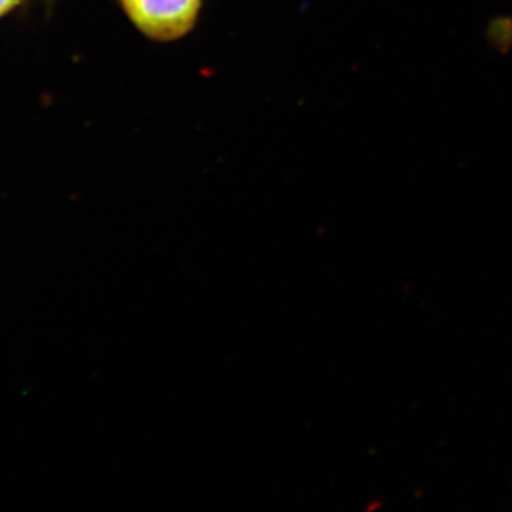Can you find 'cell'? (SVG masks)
<instances>
[{"label": "cell", "mask_w": 512, "mask_h": 512, "mask_svg": "<svg viewBox=\"0 0 512 512\" xmlns=\"http://www.w3.org/2000/svg\"><path fill=\"white\" fill-rule=\"evenodd\" d=\"M22 2L23 0H0V18L8 15L13 9L18 8Z\"/></svg>", "instance_id": "3957f363"}, {"label": "cell", "mask_w": 512, "mask_h": 512, "mask_svg": "<svg viewBox=\"0 0 512 512\" xmlns=\"http://www.w3.org/2000/svg\"><path fill=\"white\" fill-rule=\"evenodd\" d=\"M487 39L498 52L507 55L512 50V18L511 16H498L488 23Z\"/></svg>", "instance_id": "7a4b0ae2"}, {"label": "cell", "mask_w": 512, "mask_h": 512, "mask_svg": "<svg viewBox=\"0 0 512 512\" xmlns=\"http://www.w3.org/2000/svg\"><path fill=\"white\" fill-rule=\"evenodd\" d=\"M124 15L147 39L173 43L197 26L204 0H119Z\"/></svg>", "instance_id": "6da1fadb"}]
</instances>
